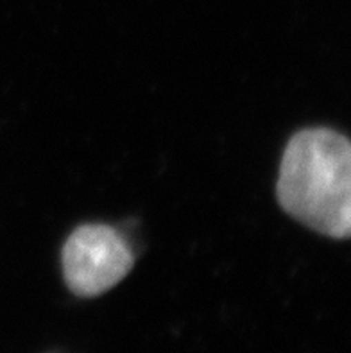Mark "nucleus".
<instances>
[{"instance_id":"f257e3e1","label":"nucleus","mask_w":351,"mask_h":353,"mask_svg":"<svg viewBox=\"0 0 351 353\" xmlns=\"http://www.w3.org/2000/svg\"><path fill=\"white\" fill-rule=\"evenodd\" d=\"M276 197L283 212L330 239L351 232V145L330 128L292 134L280 163Z\"/></svg>"},{"instance_id":"f03ea898","label":"nucleus","mask_w":351,"mask_h":353,"mask_svg":"<svg viewBox=\"0 0 351 353\" xmlns=\"http://www.w3.org/2000/svg\"><path fill=\"white\" fill-rule=\"evenodd\" d=\"M134 265L126 237L108 224H81L61 250L65 283L79 298H97L120 283Z\"/></svg>"}]
</instances>
